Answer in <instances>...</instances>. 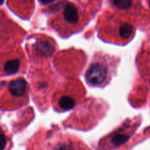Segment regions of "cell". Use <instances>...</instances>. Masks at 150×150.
<instances>
[{"label": "cell", "instance_id": "obj_7", "mask_svg": "<svg viewBox=\"0 0 150 150\" xmlns=\"http://www.w3.org/2000/svg\"><path fill=\"white\" fill-rule=\"evenodd\" d=\"M6 145V139L2 133H0V150H4Z\"/></svg>", "mask_w": 150, "mask_h": 150}, {"label": "cell", "instance_id": "obj_4", "mask_svg": "<svg viewBox=\"0 0 150 150\" xmlns=\"http://www.w3.org/2000/svg\"><path fill=\"white\" fill-rule=\"evenodd\" d=\"M32 45L35 56L40 58H47L51 57L55 50L51 41L45 39H37Z\"/></svg>", "mask_w": 150, "mask_h": 150}, {"label": "cell", "instance_id": "obj_9", "mask_svg": "<svg viewBox=\"0 0 150 150\" xmlns=\"http://www.w3.org/2000/svg\"><path fill=\"white\" fill-rule=\"evenodd\" d=\"M149 6H150V1H149Z\"/></svg>", "mask_w": 150, "mask_h": 150}, {"label": "cell", "instance_id": "obj_5", "mask_svg": "<svg viewBox=\"0 0 150 150\" xmlns=\"http://www.w3.org/2000/svg\"><path fill=\"white\" fill-rule=\"evenodd\" d=\"M26 90V82L22 78L12 81L8 85V91L13 97L19 98L25 95Z\"/></svg>", "mask_w": 150, "mask_h": 150}, {"label": "cell", "instance_id": "obj_2", "mask_svg": "<svg viewBox=\"0 0 150 150\" xmlns=\"http://www.w3.org/2000/svg\"><path fill=\"white\" fill-rule=\"evenodd\" d=\"M57 12L54 17V26L64 35L75 32L83 21L81 6L76 2H64Z\"/></svg>", "mask_w": 150, "mask_h": 150}, {"label": "cell", "instance_id": "obj_1", "mask_svg": "<svg viewBox=\"0 0 150 150\" xmlns=\"http://www.w3.org/2000/svg\"><path fill=\"white\" fill-rule=\"evenodd\" d=\"M116 59L106 54H96L86 73V79L89 85L102 86L111 79L116 68Z\"/></svg>", "mask_w": 150, "mask_h": 150}, {"label": "cell", "instance_id": "obj_8", "mask_svg": "<svg viewBox=\"0 0 150 150\" xmlns=\"http://www.w3.org/2000/svg\"><path fill=\"white\" fill-rule=\"evenodd\" d=\"M3 3H4V1H1V0H0V5H1Z\"/></svg>", "mask_w": 150, "mask_h": 150}, {"label": "cell", "instance_id": "obj_6", "mask_svg": "<svg viewBox=\"0 0 150 150\" xmlns=\"http://www.w3.org/2000/svg\"><path fill=\"white\" fill-rule=\"evenodd\" d=\"M21 66V61L19 59L16 58L7 60L4 66V70L7 75H14L18 72Z\"/></svg>", "mask_w": 150, "mask_h": 150}, {"label": "cell", "instance_id": "obj_3", "mask_svg": "<svg viewBox=\"0 0 150 150\" xmlns=\"http://www.w3.org/2000/svg\"><path fill=\"white\" fill-rule=\"evenodd\" d=\"M107 33L111 34L117 41H127L131 39L134 27L131 20L111 14L105 20ZM110 35V36H111Z\"/></svg>", "mask_w": 150, "mask_h": 150}]
</instances>
